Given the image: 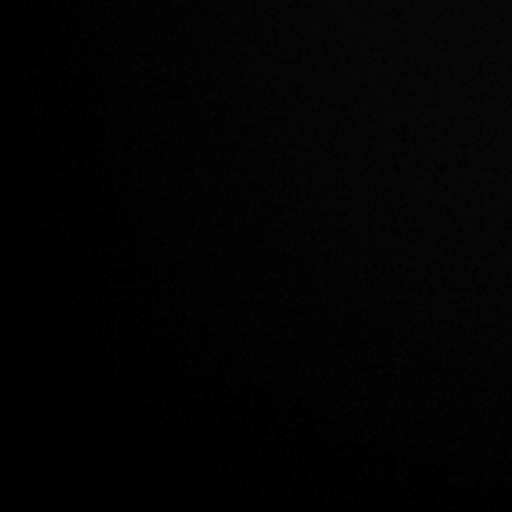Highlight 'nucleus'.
Wrapping results in <instances>:
<instances>
[]
</instances>
